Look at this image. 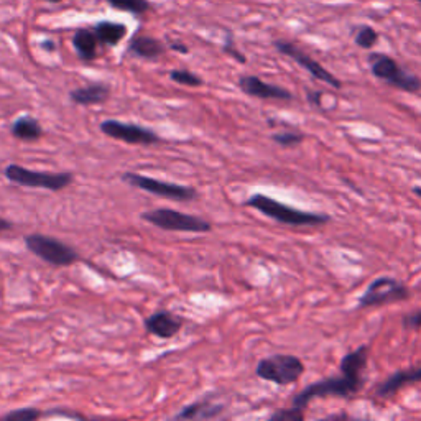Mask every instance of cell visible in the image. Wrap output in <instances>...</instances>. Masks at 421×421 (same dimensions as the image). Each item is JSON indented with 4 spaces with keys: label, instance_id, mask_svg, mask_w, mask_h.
I'll return each mask as SVG.
<instances>
[{
    "label": "cell",
    "instance_id": "1",
    "mask_svg": "<svg viewBox=\"0 0 421 421\" xmlns=\"http://www.w3.org/2000/svg\"><path fill=\"white\" fill-rule=\"evenodd\" d=\"M245 206L253 207L266 218L277 220V223L286 224V226H324L331 218L326 214H316V212L299 211L288 204L277 201L270 196L255 193L245 201Z\"/></svg>",
    "mask_w": 421,
    "mask_h": 421
},
{
    "label": "cell",
    "instance_id": "2",
    "mask_svg": "<svg viewBox=\"0 0 421 421\" xmlns=\"http://www.w3.org/2000/svg\"><path fill=\"white\" fill-rule=\"evenodd\" d=\"M364 385L362 378H354L349 375L341 374L339 377L323 378V380L308 385L306 389L299 391L297 397L293 398V407L298 410H304L310 405L311 400L315 398H328V397H339L349 398L352 395L359 394V390Z\"/></svg>",
    "mask_w": 421,
    "mask_h": 421
},
{
    "label": "cell",
    "instance_id": "3",
    "mask_svg": "<svg viewBox=\"0 0 421 421\" xmlns=\"http://www.w3.org/2000/svg\"><path fill=\"white\" fill-rule=\"evenodd\" d=\"M145 223L152 224L158 229L170 232H193V234H204L209 232L212 226L209 220L198 218L193 214L170 209V207H158L153 211H145L140 216Z\"/></svg>",
    "mask_w": 421,
    "mask_h": 421
},
{
    "label": "cell",
    "instance_id": "4",
    "mask_svg": "<svg viewBox=\"0 0 421 421\" xmlns=\"http://www.w3.org/2000/svg\"><path fill=\"white\" fill-rule=\"evenodd\" d=\"M304 372V364L291 354H275L265 357L257 364L255 374L262 380L273 382L277 385H290L297 382Z\"/></svg>",
    "mask_w": 421,
    "mask_h": 421
},
{
    "label": "cell",
    "instance_id": "5",
    "mask_svg": "<svg viewBox=\"0 0 421 421\" xmlns=\"http://www.w3.org/2000/svg\"><path fill=\"white\" fill-rule=\"evenodd\" d=\"M369 65L374 76L385 81L387 84L405 91V93L421 91V79L403 69L394 58L382 55V53H372L369 56Z\"/></svg>",
    "mask_w": 421,
    "mask_h": 421
},
{
    "label": "cell",
    "instance_id": "6",
    "mask_svg": "<svg viewBox=\"0 0 421 421\" xmlns=\"http://www.w3.org/2000/svg\"><path fill=\"white\" fill-rule=\"evenodd\" d=\"M23 240L33 255L41 258V260L47 262L49 265L69 266L79 260L76 250L52 236L28 234L25 236Z\"/></svg>",
    "mask_w": 421,
    "mask_h": 421
},
{
    "label": "cell",
    "instance_id": "7",
    "mask_svg": "<svg viewBox=\"0 0 421 421\" xmlns=\"http://www.w3.org/2000/svg\"><path fill=\"white\" fill-rule=\"evenodd\" d=\"M3 174L8 181L15 183V185L27 186V187H41V190L48 191H61L68 187L73 183L74 177L71 173H43L35 172V170H28L22 165H8L3 170Z\"/></svg>",
    "mask_w": 421,
    "mask_h": 421
},
{
    "label": "cell",
    "instance_id": "8",
    "mask_svg": "<svg viewBox=\"0 0 421 421\" xmlns=\"http://www.w3.org/2000/svg\"><path fill=\"white\" fill-rule=\"evenodd\" d=\"M122 181L133 187L145 191V193L160 196V198L172 199V201H191L198 198V191L190 186L177 185V183H168L155 180V178L144 177V174L127 172L122 174Z\"/></svg>",
    "mask_w": 421,
    "mask_h": 421
},
{
    "label": "cell",
    "instance_id": "9",
    "mask_svg": "<svg viewBox=\"0 0 421 421\" xmlns=\"http://www.w3.org/2000/svg\"><path fill=\"white\" fill-rule=\"evenodd\" d=\"M410 297L405 285L395 280L394 277H378L367 286L364 295L359 298V306H377L390 301H403Z\"/></svg>",
    "mask_w": 421,
    "mask_h": 421
},
{
    "label": "cell",
    "instance_id": "10",
    "mask_svg": "<svg viewBox=\"0 0 421 421\" xmlns=\"http://www.w3.org/2000/svg\"><path fill=\"white\" fill-rule=\"evenodd\" d=\"M99 128H101L104 135L130 145H153L161 141L157 132L152 130V128L141 127V125L137 124H125L114 119L104 120L99 125Z\"/></svg>",
    "mask_w": 421,
    "mask_h": 421
},
{
    "label": "cell",
    "instance_id": "11",
    "mask_svg": "<svg viewBox=\"0 0 421 421\" xmlns=\"http://www.w3.org/2000/svg\"><path fill=\"white\" fill-rule=\"evenodd\" d=\"M273 47L277 48L278 52L282 53V55L288 56L293 61H297L298 65L301 66V68L306 69L312 78H316V79H319V81L326 82V84L332 86L334 89H341V87H343V82H341L339 79L334 76V74H331L328 69H324L318 61L312 60L310 55H306V53H304L303 49H299L297 45L290 43V41L278 40V41H275Z\"/></svg>",
    "mask_w": 421,
    "mask_h": 421
},
{
    "label": "cell",
    "instance_id": "12",
    "mask_svg": "<svg viewBox=\"0 0 421 421\" xmlns=\"http://www.w3.org/2000/svg\"><path fill=\"white\" fill-rule=\"evenodd\" d=\"M239 87L244 94L258 99H277V101H291L293 94L288 89L262 81L257 76H242L239 79Z\"/></svg>",
    "mask_w": 421,
    "mask_h": 421
},
{
    "label": "cell",
    "instance_id": "13",
    "mask_svg": "<svg viewBox=\"0 0 421 421\" xmlns=\"http://www.w3.org/2000/svg\"><path fill=\"white\" fill-rule=\"evenodd\" d=\"M145 328L150 334L160 337V339H172L180 332L183 328V319L180 316H174L170 311H155L145 319Z\"/></svg>",
    "mask_w": 421,
    "mask_h": 421
},
{
    "label": "cell",
    "instance_id": "14",
    "mask_svg": "<svg viewBox=\"0 0 421 421\" xmlns=\"http://www.w3.org/2000/svg\"><path fill=\"white\" fill-rule=\"evenodd\" d=\"M111 87L104 82H93L78 89H73L69 93V99L78 106H94V104H102L109 99Z\"/></svg>",
    "mask_w": 421,
    "mask_h": 421
},
{
    "label": "cell",
    "instance_id": "15",
    "mask_svg": "<svg viewBox=\"0 0 421 421\" xmlns=\"http://www.w3.org/2000/svg\"><path fill=\"white\" fill-rule=\"evenodd\" d=\"M165 49V45L153 36L137 35L128 41V52L139 58H145V60H157L163 55Z\"/></svg>",
    "mask_w": 421,
    "mask_h": 421
},
{
    "label": "cell",
    "instance_id": "16",
    "mask_svg": "<svg viewBox=\"0 0 421 421\" xmlns=\"http://www.w3.org/2000/svg\"><path fill=\"white\" fill-rule=\"evenodd\" d=\"M224 407L219 403H212L209 400H199V402L186 405L180 413L174 415V420H211L223 413Z\"/></svg>",
    "mask_w": 421,
    "mask_h": 421
},
{
    "label": "cell",
    "instance_id": "17",
    "mask_svg": "<svg viewBox=\"0 0 421 421\" xmlns=\"http://www.w3.org/2000/svg\"><path fill=\"white\" fill-rule=\"evenodd\" d=\"M98 45L99 40L94 30L79 28L73 35V47L76 49L79 60L86 62L95 60V56H98Z\"/></svg>",
    "mask_w": 421,
    "mask_h": 421
},
{
    "label": "cell",
    "instance_id": "18",
    "mask_svg": "<svg viewBox=\"0 0 421 421\" xmlns=\"http://www.w3.org/2000/svg\"><path fill=\"white\" fill-rule=\"evenodd\" d=\"M420 380H421V367L413 370H400V372L390 375V377L378 387L377 395L378 397H389V395H394L395 391L402 389L403 385H408V383L420 382Z\"/></svg>",
    "mask_w": 421,
    "mask_h": 421
},
{
    "label": "cell",
    "instance_id": "19",
    "mask_svg": "<svg viewBox=\"0 0 421 421\" xmlns=\"http://www.w3.org/2000/svg\"><path fill=\"white\" fill-rule=\"evenodd\" d=\"M94 33L101 45L115 47V45H119L120 41L124 40L125 33H127V27H125L124 23H115V22H109V20H104V22L94 25Z\"/></svg>",
    "mask_w": 421,
    "mask_h": 421
},
{
    "label": "cell",
    "instance_id": "20",
    "mask_svg": "<svg viewBox=\"0 0 421 421\" xmlns=\"http://www.w3.org/2000/svg\"><path fill=\"white\" fill-rule=\"evenodd\" d=\"M10 130L15 139L22 141H35L43 135L41 124L35 117H30V115H23V117L16 119L15 122L12 124Z\"/></svg>",
    "mask_w": 421,
    "mask_h": 421
},
{
    "label": "cell",
    "instance_id": "21",
    "mask_svg": "<svg viewBox=\"0 0 421 421\" xmlns=\"http://www.w3.org/2000/svg\"><path fill=\"white\" fill-rule=\"evenodd\" d=\"M367 357H369V345H361L356 351L349 352L341 361V374H345L354 378H362V370L367 365Z\"/></svg>",
    "mask_w": 421,
    "mask_h": 421
},
{
    "label": "cell",
    "instance_id": "22",
    "mask_svg": "<svg viewBox=\"0 0 421 421\" xmlns=\"http://www.w3.org/2000/svg\"><path fill=\"white\" fill-rule=\"evenodd\" d=\"M106 2L111 7L128 12V14H145V12L152 8L148 0H106Z\"/></svg>",
    "mask_w": 421,
    "mask_h": 421
},
{
    "label": "cell",
    "instance_id": "23",
    "mask_svg": "<svg viewBox=\"0 0 421 421\" xmlns=\"http://www.w3.org/2000/svg\"><path fill=\"white\" fill-rule=\"evenodd\" d=\"M170 79L178 82V84L187 87H199L204 84V81L198 76V74L191 73V71L187 69H173L172 73H170Z\"/></svg>",
    "mask_w": 421,
    "mask_h": 421
},
{
    "label": "cell",
    "instance_id": "24",
    "mask_svg": "<svg viewBox=\"0 0 421 421\" xmlns=\"http://www.w3.org/2000/svg\"><path fill=\"white\" fill-rule=\"evenodd\" d=\"M272 140L277 141L280 147H297L304 140V135L299 132H278L273 133Z\"/></svg>",
    "mask_w": 421,
    "mask_h": 421
},
{
    "label": "cell",
    "instance_id": "25",
    "mask_svg": "<svg viewBox=\"0 0 421 421\" xmlns=\"http://www.w3.org/2000/svg\"><path fill=\"white\" fill-rule=\"evenodd\" d=\"M43 413L38 410V408H22V410H15L10 411V413H7L3 416V420L8 421H36L38 418H41Z\"/></svg>",
    "mask_w": 421,
    "mask_h": 421
},
{
    "label": "cell",
    "instance_id": "26",
    "mask_svg": "<svg viewBox=\"0 0 421 421\" xmlns=\"http://www.w3.org/2000/svg\"><path fill=\"white\" fill-rule=\"evenodd\" d=\"M377 40H378V35L372 27H362L357 30V35H356L357 47L369 49V48H372L375 43H377Z\"/></svg>",
    "mask_w": 421,
    "mask_h": 421
},
{
    "label": "cell",
    "instance_id": "27",
    "mask_svg": "<svg viewBox=\"0 0 421 421\" xmlns=\"http://www.w3.org/2000/svg\"><path fill=\"white\" fill-rule=\"evenodd\" d=\"M270 420H275V421H303L304 413H303V410H298V408L291 407V408H285V410L275 411V413L270 416Z\"/></svg>",
    "mask_w": 421,
    "mask_h": 421
},
{
    "label": "cell",
    "instance_id": "28",
    "mask_svg": "<svg viewBox=\"0 0 421 421\" xmlns=\"http://www.w3.org/2000/svg\"><path fill=\"white\" fill-rule=\"evenodd\" d=\"M403 326L407 329H415V328H421V310L411 312V315H407L405 318H403Z\"/></svg>",
    "mask_w": 421,
    "mask_h": 421
},
{
    "label": "cell",
    "instance_id": "29",
    "mask_svg": "<svg viewBox=\"0 0 421 421\" xmlns=\"http://www.w3.org/2000/svg\"><path fill=\"white\" fill-rule=\"evenodd\" d=\"M224 53H227V55H231L232 58H234V60H237L239 62H245V61H247V58L242 55L239 49H237V48L234 47V43H232V40H231V38H229V40L226 41V45H224Z\"/></svg>",
    "mask_w": 421,
    "mask_h": 421
},
{
    "label": "cell",
    "instance_id": "30",
    "mask_svg": "<svg viewBox=\"0 0 421 421\" xmlns=\"http://www.w3.org/2000/svg\"><path fill=\"white\" fill-rule=\"evenodd\" d=\"M321 95H323V93H319V91H311V93H308V101H310L312 106L315 107H321L323 104H321Z\"/></svg>",
    "mask_w": 421,
    "mask_h": 421
},
{
    "label": "cell",
    "instance_id": "31",
    "mask_svg": "<svg viewBox=\"0 0 421 421\" xmlns=\"http://www.w3.org/2000/svg\"><path fill=\"white\" fill-rule=\"evenodd\" d=\"M170 48L174 49V52H180V53H183V55H186V53L190 52V49H187L186 45L178 43V41H172V43H170Z\"/></svg>",
    "mask_w": 421,
    "mask_h": 421
},
{
    "label": "cell",
    "instance_id": "32",
    "mask_svg": "<svg viewBox=\"0 0 421 421\" xmlns=\"http://www.w3.org/2000/svg\"><path fill=\"white\" fill-rule=\"evenodd\" d=\"M12 227H14V224H12L10 220L0 218V234H2V232H5V231H10Z\"/></svg>",
    "mask_w": 421,
    "mask_h": 421
},
{
    "label": "cell",
    "instance_id": "33",
    "mask_svg": "<svg viewBox=\"0 0 421 421\" xmlns=\"http://www.w3.org/2000/svg\"><path fill=\"white\" fill-rule=\"evenodd\" d=\"M41 48L47 49V52H55L56 45L53 43V41H43V43H41Z\"/></svg>",
    "mask_w": 421,
    "mask_h": 421
},
{
    "label": "cell",
    "instance_id": "34",
    "mask_svg": "<svg viewBox=\"0 0 421 421\" xmlns=\"http://www.w3.org/2000/svg\"><path fill=\"white\" fill-rule=\"evenodd\" d=\"M413 193H415L416 196H418V198H421V187H420V186H415V187H413Z\"/></svg>",
    "mask_w": 421,
    "mask_h": 421
},
{
    "label": "cell",
    "instance_id": "35",
    "mask_svg": "<svg viewBox=\"0 0 421 421\" xmlns=\"http://www.w3.org/2000/svg\"><path fill=\"white\" fill-rule=\"evenodd\" d=\"M47 2H49V3H60V2H62V0H47Z\"/></svg>",
    "mask_w": 421,
    "mask_h": 421
},
{
    "label": "cell",
    "instance_id": "36",
    "mask_svg": "<svg viewBox=\"0 0 421 421\" xmlns=\"http://www.w3.org/2000/svg\"><path fill=\"white\" fill-rule=\"evenodd\" d=\"M416 2H420V3H421V0H416Z\"/></svg>",
    "mask_w": 421,
    "mask_h": 421
}]
</instances>
